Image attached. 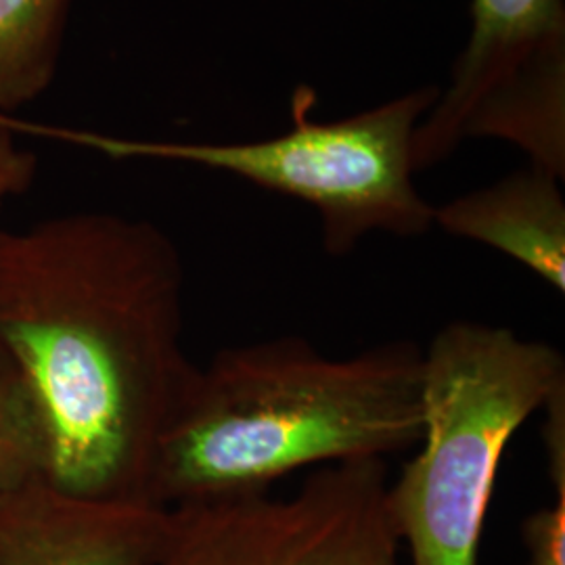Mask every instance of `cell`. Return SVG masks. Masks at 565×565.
I'll use <instances>...</instances> for the list:
<instances>
[{"label":"cell","mask_w":565,"mask_h":565,"mask_svg":"<svg viewBox=\"0 0 565 565\" xmlns=\"http://www.w3.org/2000/svg\"><path fill=\"white\" fill-rule=\"evenodd\" d=\"M184 268L158 224L109 212L0 228V348L41 403L51 484L145 503L156 445L198 364Z\"/></svg>","instance_id":"cell-1"},{"label":"cell","mask_w":565,"mask_h":565,"mask_svg":"<svg viewBox=\"0 0 565 565\" xmlns=\"http://www.w3.org/2000/svg\"><path fill=\"white\" fill-rule=\"evenodd\" d=\"M424 434V350L331 359L302 338L226 348L195 366L156 445L145 503L268 494L285 476L384 459Z\"/></svg>","instance_id":"cell-2"},{"label":"cell","mask_w":565,"mask_h":565,"mask_svg":"<svg viewBox=\"0 0 565 565\" xmlns=\"http://www.w3.org/2000/svg\"><path fill=\"white\" fill-rule=\"evenodd\" d=\"M565 387L559 350L507 327L455 321L424 350L422 450L385 490L411 565H478L513 434Z\"/></svg>","instance_id":"cell-3"},{"label":"cell","mask_w":565,"mask_h":565,"mask_svg":"<svg viewBox=\"0 0 565 565\" xmlns=\"http://www.w3.org/2000/svg\"><path fill=\"white\" fill-rule=\"evenodd\" d=\"M438 97L440 86L431 84L343 120L315 121L317 93L298 86L294 128L266 141H132L72 130L61 137L111 160L193 163L310 203L321 218L324 252L345 256L373 231L419 237L434 226V205L413 182L411 149Z\"/></svg>","instance_id":"cell-4"},{"label":"cell","mask_w":565,"mask_h":565,"mask_svg":"<svg viewBox=\"0 0 565 565\" xmlns=\"http://www.w3.org/2000/svg\"><path fill=\"white\" fill-rule=\"evenodd\" d=\"M520 147L530 166L565 177V0H471V36L413 135V170L465 139Z\"/></svg>","instance_id":"cell-5"},{"label":"cell","mask_w":565,"mask_h":565,"mask_svg":"<svg viewBox=\"0 0 565 565\" xmlns=\"http://www.w3.org/2000/svg\"><path fill=\"white\" fill-rule=\"evenodd\" d=\"M384 459L317 467L294 497L174 507L153 565H401Z\"/></svg>","instance_id":"cell-6"},{"label":"cell","mask_w":565,"mask_h":565,"mask_svg":"<svg viewBox=\"0 0 565 565\" xmlns=\"http://www.w3.org/2000/svg\"><path fill=\"white\" fill-rule=\"evenodd\" d=\"M168 527L162 507L81 499L39 482L0 503V565H153Z\"/></svg>","instance_id":"cell-7"},{"label":"cell","mask_w":565,"mask_h":565,"mask_svg":"<svg viewBox=\"0 0 565 565\" xmlns=\"http://www.w3.org/2000/svg\"><path fill=\"white\" fill-rule=\"evenodd\" d=\"M562 179L527 166L503 181L434 207V224L484 243L565 291V202Z\"/></svg>","instance_id":"cell-8"},{"label":"cell","mask_w":565,"mask_h":565,"mask_svg":"<svg viewBox=\"0 0 565 565\" xmlns=\"http://www.w3.org/2000/svg\"><path fill=\"white\" fill-rule=\"evenodd\" d=\"M72 0H0V114L36 102L60 63Z\"/></svg>","instance_id":"cell-9"},{"label":"cell","mask_w":565,"mask_h":565,"mask_svg":"<svg viewBox=\"0 0 565 565\" xmlns=\"http://www.w3.org/2000/svg\"><path fill=\"white\" fill-rule=\"evenodd\" d=\"M51 436L41 403L20 366L0 348V503L51 482Z\"/></svg>","instance_id":"cell-10"},{"label":"cell","mask_w":565,"mask_h":565,"mask_svg":"<svg viewBox=\"0 0 565 565\" xmlns=\"http://www.w3.org/2000/svg\"><path fill=\"white\" fill-rule=\"evenodd\" d=\"M555 501L530 513L522 524L527 564L565 565V459L548 461Z\"/></svg>","instance_id":"cell-11"},{"label":"cell","mask_w":565,"mask_h":565,"mask_svg":"<svg viewBox=\"0 0 565 565\" xmlns=\"http://www.w3.org/2000/svg\"><path fill=\"white\" fill-rule=\"evenodd\" d=\"M36 170V156L21 149L11 128L0 126V210L7 200L25 193L32 186Z\"/></svg>","instance_id":"cell-12"}]
</instances>
